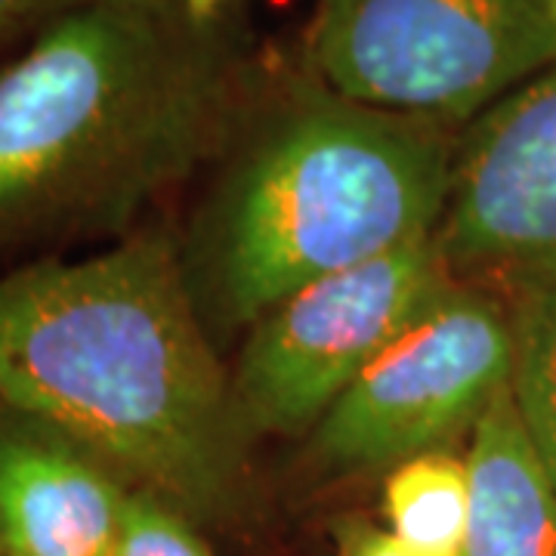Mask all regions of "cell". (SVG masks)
<instances>
[{
	"label": "cell",
	"instance_id": "cell-1",
	"mask_svg": "<svg viewBox=\"0 0 556 556\" xmlns=\"http://www.w3.org/2000/svg\"><path fill=\"white\" fill-rule=\"evenodd\" d=\"M0 402L189 519L236 504L251 433L179 244L161 229L0 276Z\"/></svg>",
	"mask_w": 556,
	"mask_h": 556
},
{
	"label": "cell",
	"instance_id": "cell-2",
	"mask_svg": "<svg viewBox=\"0 0 556 556\" xmlns=\"http://www.w3.org/2000/svg\"><path fill=\"white\" fill-rule=\"evenodd\" d=\"M239 62L182 0H75L0 65V254L127 236L236 124Z\"/></svg>",
	"mask_w": 556,
	"mask_h": 556
},
{
	"label": "cell",
	"instance_id": "cell-3",
	"mask_svg": "<svg viewBox=\"0 0 556 556\" xmlns=\"http://www.w3.org/2000/svg\"><path fill=\"white\" fill-rule=\"evenodd\" d=\"M448 124L300 80L244 134L179 248L207 331L251 328L318 278L437 232Z\"/></svg>",
	"mask_w": 556,
	"mask_h": 556
},
{
	"label": "cell",
	"instance_id": "cell-4",
	"mask_svg": "<svg viewBox=\"0 0 556 556\" xmlns=\"http://www.w3.org/2000/svg\"><path fill=\"white\" fill-rule=\"evenodd\" d=\"M306 53L343 100L467 124L556 65V0H318Z\"/></svg>",
	"mask_w": 556,
	"mask_h": 556
},
{
	"label": "cell",
	"instance_id": "cell-5",
	"mask_svg": "<svg viewBox=\"0 0 556 556\" xmlns=\"http://www.w3.org/2000/svg\"><path fill=\"white\" fill-rule=\"evenodd\" d=\"M514 375L510 309L448 278L309 433L325 470L399 467L477 427Z\"/></svg>",
	"mask_w": 556,
	"mask_h": 556
},
{
	"label": "cell",
	"instance_id": "cell-6",
	"mask_svg": "<svg viewBox=\"0 0 556 556\" xmlns=\"http://www.w3.org/2000/svg\"><path fill=\"white\" fill-rule=\"evenodd\" d=\"M448 278L430 236L318 278L273 306L248 328L232 371L248 433H313Z\"/></svg>",
	"mask_w": 556,
	"mask_h": 556
},
{
	"label": "cell",
	"instance_id": "cell-7",
	"mask_svg": "<svg viewBox=\"0 0 556 556\" xmlns=\"http://www.w3.org/2000/svg\"><path fill=\"white\" fill-rule=\"evenodd\" d=\"M433 241L460 281L556 285V65L457 130Z\"/></svg>",
	"mask_w": 556,
	"mask_h": 556
},
{
	"label": "cell",
	"instance_id": "cell-8",
	"mask_svg": "<svg viewBox=\"0 0 556 556\" xmlns=\"http://www.w3.org/2000/svg\"><path fill=\"white\" fill-rule=\"evenodd\" d=\"M127 497L90 448L0 402V554L112 556Z\"/></svg>",
	"mask_w": 556,
	"mask_h": 556
},
{
	"label": "cell",
	"instance_id": "cell-9",
	"mask_svg": "<svg viewBox=\"0 0 556 556\" xmlns=\"http://www.w3.org/2000/svg\"><path fill=\"white\" fill-rule=\"evenodd\" d=\"M470 517L457 556H556V489L522 427L510 383L473 427Z\"/></svg>",
	"mask_w": 556,
	"mask_h": 556
},
{
	"label": "cell",
	"instance_id": "cell-10",
	"mask_svg": "<svg viewBox=\"0 0 556 556\" xmlns=\"http://www.w3.org/2000/svg\"><path fill=\"white\" fill-rule=\"evenodd\" d=\"M390 532L433 556H457L470 517L467 460L427 452L393 467L383 489Z\"/></svg>",
	"mask_w": 556,
	"mask_h": 556
},
{
	"label": "cell",
	"instance_id": "cell-11",
	"mask_svg": "<svg viewBox=\"0 0 556 556\" xmlns=\"http://www.w3.org/2000/svg\"><path fill=\"white\" fill-rule=\"evenodd\" d=\"M510 393L538 460L556 489V285L514 288Z\"/></svg>",
	"mask_w": 556,
	"mask_h": 556
},
{
	"label": "cell",
	"instance_id": "cell-12",
	"mask_svg": "<svg viewBox=\"0 0 556 556\" xmlns=\"http://www.w3.org/2000/svg\"><path fill=\"white\" fill-rule=\"evenodd\" d=\"M112 556H214L199 532L192 529V519L179 514L167 501L134 492L127 497L124 519H121L118 541Z\"/></svg>",
	"mask_w": 556,
	"mask_h": 556
},
{
	"label": "cell",
	"instance_id": "cell-13",
	"mask_svg": "<svg viewBox=\"0 0 556 556\" xmlns=\"http://www.w3.org/2000/svg\"><path fill=\"white\" fill-rule=\"evenodd\" d=\"M340 556H433L405 544L402 538L393 535L390 529L368 526L362 519H346L338 529Z\"/></svg>",
	"mask_w": 556,
	"mask_h": 556
},
{
	"label": "cell",
	"instance_id": "cell-14",
	"mask_svg": "<svg viewBox=\"0 0 556 556\" xmlns=\"http://www.w3.org/2000/svg\"><path fill=\"white\" fill-rule=\"evenodd\" d=\"M75 0H0V43L16 38L22 28H38Z\"/></svg>",
	"mask_w": 556,
	"mask_h": 556
},
{
	"label": "cell",
	"instance_id": "cell-15",
	"mask_svg": "<svg viewBox=\"0 0 556 556\" xmlns=\"http://www.w3.org/2000/svg\"><path fill=\"white\" fill-rule=\"evenodd\" d=\"M186 3V10L195 16V20H217L219 7L226 3V0H182Z\"/></svg>",
	"mask_w": 556,
	"mask_h": 556
},
{
	"label": "cell",
	"instance_id": "cell-16",
	"mask_svg": "<svg viewBox=\"0 0 556 556\" xmlns=\"http://www.w3.org/2000/svg\"><path fill=\"white\" fill-rule=\"evenodd\" d=\"M0 556H3V554H0Z\"/></svg>",
	"mask_w": 556,
	"mask_h": 556
}]
</instances>
